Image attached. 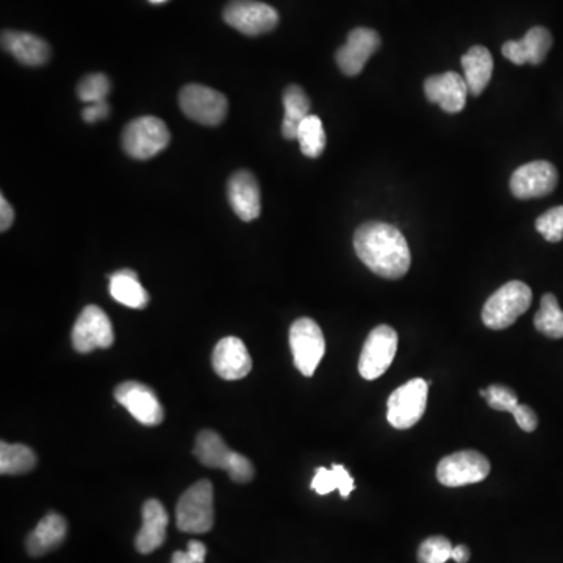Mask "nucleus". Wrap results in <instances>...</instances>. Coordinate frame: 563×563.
I'll list each match as a JSON object with an SVG mask.
<instances>
[{
	"instance_id": "1",
	"label": "nucleus",
	"mask_w": 563,
	"mask_h": 563,
	"mask_svg": "<svg viewBox=\"0 0 563 563\" xmlns=\"http://www.w3.org/2000/svg\"><path fill=\"white\" fill-rule=\"evenodd\" d=\"M354 249L357 257L384 279H401L412 263L409 244L401 230L381 221L362 224L356 230Z\"/></svg>"
},
{
	"instance_id": "37",
	"label": "nucleus",
	"mask_w": 563,
	"mask_h": 563,
	"mask_svg": "<svg viewBox=\"0 0 563 563\" xmlns=\"http://www.w3.org/2000/svg\"><path fill=\"white\" fill-rule=\"evenodd\" d=\"M15 221V210L11 207L10 202L5 199L4 194L0 196V230L7 232L11 224Z\"/></svg>"
},
{
	"instance_id": "39",
	"label": "nucleus",
	"mask_w": 563,
	"mask_h": 563,
	"mask_svg": "<svg viewBox=\"0 0 563 563\" xmlns=\"http://www.w3.org/2000/svg\"><path fill=\"white\" fill-rule=\"evenodd\" d=\"M149 2H151V4H163L166 0H149Z\"/></svg>"
},
{
	"instance_id": "36",
	"label": "nucleus",
	"mask_w": 563,
	"mask_h": 563,
	"mask_svg": "<svg viewBox=\"0 0 563 563\" xmlns=\"http://www.w3.org/2000/svg\"><path fill=\"white\" fill-rule=\"evenodd\" d=\"M108 115H110V105H108L107 101L87 105L82 112L83 121L88 122V124L108 118Z\"/></svg>"
},
{
	"instance_id": "10",
	"label": "nucleus",
	"mask_w": 563,
	"mask_h": 563,
	"mask_svg": "<svg viewBox=\"0 0 563 563\" xmlns=\"http://www.w3.org/2000/svg\"><path fill=\"white\" fill-rule=\"evenodd\" d=\"M224 21L243 35L259 36L279 24V13L259 0H230L224 8Z\"/></svg>"
},
{
	"instance_id": "28",
	"label": "nucleus",
	"mask_w": 563,
	"mask_h": 563,
	"mask_svg": "<svg viewBox=\"0 0 563 563\" xmlns=\"http://www.w3.org/2000/svg\"><path fill=\"white\" fill-rule=\"evenodd\" d=\"M36 467L35 452L26 445L0 443V473L26 474Z\"/></svg>"
},
{
	"instance_id": "21",
	"label": "nucleus",
	"mask_w": 563,
	"mask_h": 563,
	"mask_svg": "<svg viewBox=\"0 0 563 563\" xmlns=\"http://www.w3.org/2000/svg\"><path fill=\"white\" fill-rule=\"evenodd\" d=\"M2 47L22 65L43 66L51 57L49 44L32 33L5 30L2 33Z\"/></svg>"
},
{
	"instance_id": "25",
	"label": "nucleus",
	"mask_w": 563,
	"mask_h": 563,
	"mask_svg": "<svg viewBox=\"0 0 563 563\" xmlns=\"http://www.w3.org/2000/svg\"><path fill=\"white\" fill-rule=\"evenodd\" d=\"M285 116L282 135L287 140H298L301 122L310 115V99L299 85H290L284 93Z\"/></svg>"
},
{
	"instance_id": "16",
	"label": "nucleus",
	"mask_w": 563,
	"mask_h": 563,
	"mask_svg": "<svg viewBox=\"0 0 563 563\" xmlns=\"http://www.w3.org/2000/svg\"><path fill=\"white\" fill-rule=\"evenodd\" d=\"M424 94L432 104L442 108L443 112L459 113L467 105L470 91L465 77L449 71L438 76L427 77L424 82Z\"/></svg>"
},
{
	"instance_id": "19",
	"label": "nucleus",
	"mask_w": 563,
	"mask_h": 563,
	"mask_svg": "<svg viewBox=\"0 0 563 563\" xmlns=\"http://www.w3.org/2000/svg\"><path fill=\"white\" fill-rule=\"evenodd\" d=\"M553 46V35L545 27H534L524 38L518 41H507L503 46V55L513 65H540Z\"/></svg>"
},
{
	"instance_id": "23",
	"label": "nucleus",
	"mask_w": 563,
	"mask_h": 563,
	"mask_svg": "<svg viewBox=\"0 0 563 563\" xmlns=\"http://www.w3.org/2000/svg\"><path fill=\"white\" fill-rule=\"evenodd\" d=\"M463 77L473 96L484 93L493 76V57L487 47L474 46L462 57Z\"/></svg>"
},
{
	"instance_id": "29",
	"label": "nucleus",
	"mask_w": 563,
	"mask_h": 563,
	"mask_svg": "<svg viewBox=\"0 0 563 563\" xmlns=\"http://www.w3.org/2000/svg\"><path fill=\"white\" fill-rule=\"evenodd\" d=\"M299 146L305 157L318 158L326 149V132L323 121L316 115H309L301 122L298 132Z\"/></svg>"
},
{
	"instance_id": "5",
	"label": "nucleus",
	"mask_w": 563,
	"mask_h": 563,
	"mask_svg": "<svg viewBox=\"0 0 563 563\" xmlns=\"http://www.w3.org/2000/svg\"><path fill=\"white\" fill-rule=\"evenodd\" d=\"M177 528L187 534H205L212 531L215 521L213 485L199 481L180 496L176 509Z\"/></svg>"
},
{
	"instance_id": "3",
	"label": "nucleus",
	"mask_w": 563,
	"mask_h": 563,
	"mask_svg": "<svg viewBox=\"0 0 563 563\" xmlns=\"http://www.w3.org/2000/svg\"><path fill=\"white\" fill-rule=\"evenodd\" d=\"M194 456L204 467L226 471L230 479L238 484L251 481L255 474L251 460L232 451L216 432L202 431L198 435Z\"/></svg>"
},
{
	"instance_id": "31",
	"label": "nucleus",
	"mask_w": 563,
	"mask_h": 563,
	"mask_svg": "<svg viewBox=\"0 0 563 563\" xmlns=\"http://www.w3.org/2000/svg\"><path fill=\"white\" fill-rule=\"evenodd\" d=\"M452 545L448 538L429 537L418 549L420 563H446L452 556Z\"/></svg>"
},
{
	"instance_id": "27",
	"label": "nucleus",
	"mask_w": 563,
	"mask_h": 563,
	"mask_svg": "<svg viewBox=\"0 0 563 563\" xmlns=\"http://www.w3.org/2000/svg\"><path fill=\"white\" fill-rule=\"evenodd\" d=\"M534 326L545 337L554 340L563 338V310L560 309L556 296L551 293L543 296L534 318Z\"/></svg>"
},
{
	"instance_id": "4",
	"label": "nucleus",
	"mask_w": 563,
	"mask_h": 563,
	"mask_svg": "<svg viewBox=\"0 0 563 563\" xmlns=\"http://www.w3.org/2000/svg\"><path fill=\"white\" fill-rule=\"evenodd\" d=\"M171 133L165 122L155 116H141L127 124L122 132V148L135 160H149L168 148Z\"/></svg>"
},
{
	"instance_id": "6",
	"label": "nucleus",
	"mask_w": 563,
	"mask_h": 563,
	"mask_svg": "<svg viewBox=\"0 0 563 563\" xmlns=\"http://www.w3.org/2000/svg\"><path fill=\"white\" fill-rule=\"evenodd\" d=\"M179 105L183 115L202 126H219L229 112V102L223 93L198 83L182 88Z\"/></svg>"
},
{
	"instance_id": "13",
	"label": "nucleus",
	"mask_w": 563,
	"mask_h": 563,
	"mask_svg": "<svg viewBox=\"0 0 563 563\" xmlns=\"http://www.w3.org/2000/svg\"><path fill=\"white\" fill-rule=\"evenodd\" d=\"M559 182L556 166L545 160L526 163L513 173L510 190L518 199H537L556 190Z\"/></svg>"
},
{
	"instance_id": "24",
	"label": "nucleus",
	"mask_w": 563,
	"mask_h": 563,
	"mask_svg": "<svg viewBox=\"0 0 563 563\" xmlns=\"http://www.w3.org/2000/svg\"><path fill=\"white\" fill-rule=\"evenodd\" d=\"M110 295L130 309L141 310L149 304L148 291L140 284L137 273L132 269H121L110 276Z\"/></svg>"
},
{
	"instance_id": "8",
	"label": "nucleus",
	"mask_w": 563,
	"mask_h": 563,
	"mask_svg": "<svg viewBox=\"0 0 563 563\" xmlns=\"http://www.w3.org/2000/svg\"><path fill=\"white\" fill-rule=\"evenodd\" d=\"M398 351V334L393 327L382 324L371 330L363 345L359 359V373L366 381L384 376L395 360Z\"/></svg>"
},
{
	"instance_id": "14",
	"label": "nucleus",
	"mask_w": 563,
	"mask_h": 563,
	"mask_svg": "<svg viewBox=\"0 0 563 563\" xmlns=\"http://www.w3.org/2000/svg\"><path fill=\"white\" fill-rule=\"evenodd\" d=\"M381 36L376 30L359 27L348 35L345 46H341L335 54L338 68L345 76H359L366 63L381 47Z\"/></svg>"
},
{
	"instance_id": "9",
	"label": "nucleus",
	"mask_w": 563,
	"mask_h": 563,
	"mask_svg": "<svg viewBox=\"0 0 563 563\" xmlns=\"http://www.w3.org/2000/svg\"><path fill=\"white\" fill-rule=\"evenodd\" d=\"M290 348L302 376L312 377L326 352L323 330L310 318L295 321L290 329Z\"/></svg>"
},
{
	"instance_id": "26",
	"label": "nucleus",
	"mask_w": 563,
	"mask_h": 563,
	"mask_svg": "<svg viewBox=\"0 0 563 563\" xmlns=\"http://www.w3.org/2000/svg\"><path fill=\"white\" fill-rule=\"evenodd\" d=\"M312 488L318 495H329L334 490H338L343 498H349V495L354 492L356 484L345 467L334 465L330 470L323 467L316 470Z\"/></svg>"
},
{
	"instance_id": "35",
	"label": "nucleus",
	"mask_w": 563,
	"mask_h": 563,
	"mask_svg": "<svg viewBox=\"0 0 563 563\" xmlns=\"http://www.w3.org/2000/svg\"><path fill=\"white\" fill-rule=\"evenodd\" d=\"M510 413H512L518 426H520L524 432H534L535 429H537L538 418L531 407L524 406V404H518V406Z\"/></svg>"
},
{
	"instance_id": "20",
	"label": "nucleus",
	"mask_w": 563,
	"mask_h": 563,
	"mask_svg": "<svg viewBox=\"0 0 563 563\" xmlns=\"http://www.w3.org/2000/svg\"><path fill=\"white\" fill-rule=\"evenodd\" d=\"M169 517L157 499H149L143 506V526L135 537L138 553L151 554L165 543Z\"/></svg>"
},
{
	"instance_id": "22",
	"label": "nucleus",
	"mask_w": 563,
	"mask_h": 563,
	"mask_svg": "<svg viewBox=\"0 0 563 563\" xmlns=\"http://www.w3.org/2000/svg\"><path fill=\"white\" fill-rule=\"evenodd\" d=\"M68 534V523L58 513H47L27 537V551L30 556L40 557L51 553L63 543Z\"/></svg>"
},
{
	"instance_id": "38",
	"label": "nucleus",
	"mask_w": 563,
	"mask_h": 563,
	"mask_svg": "<svg viewBox=\"0 0 563 563\" xmlns=\"http://www.w3.org/2000/svg\"><path fill=\"white\" fill-rule=\"evenodd\" d=\"M470 556V549L465 545H459L452 549L451 559L456 560L457 563H467L470 560Z\"/></svg>"
},
{
	"instance_id": "33",
	"label": "nucleus",
	"mask_w": 563,
	"mask_h": 563,
	"mask_svg": "<svg viewBox=\"0 0 563 563\" xmlns=\"http://www.w3.org/2000/svg\"><path fill=\"white\" fill-rule=\"evenodd\" d=\"M481 396L488 402V406L498 412H512L520 404L517 393L504 385H490L481 390Z\"/></svg>"
},
{
	"instance_id": "17",
	"label": "nucleus",
	"mask_w": 563,
	"mask_h": 563,
	"mask_svg": "<svg viewBox=\"0 0 563 563\" xmlns=\"http://www.w3.org/2000/svg\"><path fill=\"white\" fill-rule=\"evenodd\" d=\"M212 365L219 377L240 381L251 373L252 359L240 338L226 337L213 349Z\"/></svg>"
},
{
	"instance_id": "32",
	"label": "nucleus",
	"mask_w": 563,
	"mask_h": 563,
	"mask_svg": "<svg viewBox=\"0 0 563 563\" xmlns=\"http://www.w3.org/2000/svg\"><path fill=\"white\" fill-rule=\"evenodd\" d=\"M535 229L542 234L549 243H559L563 240V205L551 208L535 221Z\"/></svg>"
},
{
	"instance_id": "18",
	"label": "nucleus",
	"mask_w": 563,
	"mask_h": 563,
	"mask_svg": "<svg viewBox=\"0 0 563 563\" xmlns=\"http://www.w3.org/2000/svg\"><path fill=\"white\" fill-rule=\"evenodd\" d=\"M227 196L230 207L241 221L251 223L259 218L262 212L259 182L249 171H238L230 177Z\"/></svg>"
},
{
	"instance_id": "2",
	"label": "nucleus",
	"mask_w": 563,
	"mask_h": 563,
	"mask_svg": "<svg viewBox=\"0 0 563 563\" xmlns=\"http://www.w3.org/2000/svg\"><path fill=\"white\" fill-rule=\"evenodd\" d=\"M531 304V288L520 280H513L488 298L482 309V321L488 329H507L528 312Z\"/></svg>"
},
{
	"instance_id": "30",
	"label": "nucleus",
	"mask_w": 563,
	"mask_h": 563,
	"mask_svg": "<svg viewBox=\"0 0 563 563\" xmlns=\"http://www.w3.org/2000/svg\"><path fill=\"white\" fill-rule=\"evenodd\" d=\"M108 93H110V80L101 72L85 77L77 87L80 101L87 102L88 105L105 101Z\"/></svg>"
},
{
	"instance_id": "7",
	"label": "nucleus",
	"mask_w": 563,
	"mask_h": 563,
	"mask_svg": "<svg viewBox=\"0 0 563 563\" xmlns=\"http://www.w3.org/2000/svg\"><path fill=\"white\" fill-rule=\"evenodd\" d=\"M429 382L412 379L391 393L387 402V420L395 429H410L423 418L427 406Z\"/></svg>"
},
{
	"instance_id": "15",
	"label": "nucleus",
	"mask_w": 563,
	"mask_h": 563,
	"mask_svg": "<svg viewBox=\"0 0 563 563\" xmlns=\"http://www.w3.org/2000/svg\"><path fill=\"white\" fill-rule=\"evenodd\" d=\"M115 398L122 407L129 410L130 415L138 423L144 426H158L162 423L165 412L157 395L148 385L140 382H124L116 387Z\"/></svg>"
},
{
	"instance_id": "34",
	"label": "nucleus",
	"mask_w": 563,
	"mask_h": 563,
	"mask_svg": "<svg viewBox=\"0 0 563 563\" xmlns=\"http://www.w3.org/2000/svg\"><path fill=\"white\" fill-rule=\"evenodd\" d=\"M207 548L204 543L193 540L188 543L187 551H176L171 563H204Z\"/></svg>"
},
{
	"instance_id": "11",
	"label": "nucleus",
	"mask_w": 563,
	"mask_h": 563,
	"mask_svg": "<svg viewBox=\"0 0 563 563\" xmlns=\"http://www.w3.org/2000/svg\"><path fill=\"white\" fill-rule=\"evenodd\" d=\"M72 346L80 354H88L94 349H107L115 341L112 321L97 305H88L77 318L72 329Z\"/></svg>"
},
{
	"instance_id": "12",
	"label": "nucleus",
	"mask_w": 563,
	"mask_h": 563,
	"mask_svg": "<svg viewBox=\"0 0 563 563\" xmlns=\"http://www.w3.org/2000/svg\"><path fill=\"white\" fill-rule=\"evenodd\" d=\"M490 473V462L477 451H460L442 459L437 467V479L445 487H463L484 481Z\"/></svg>"
}]
</instances>
